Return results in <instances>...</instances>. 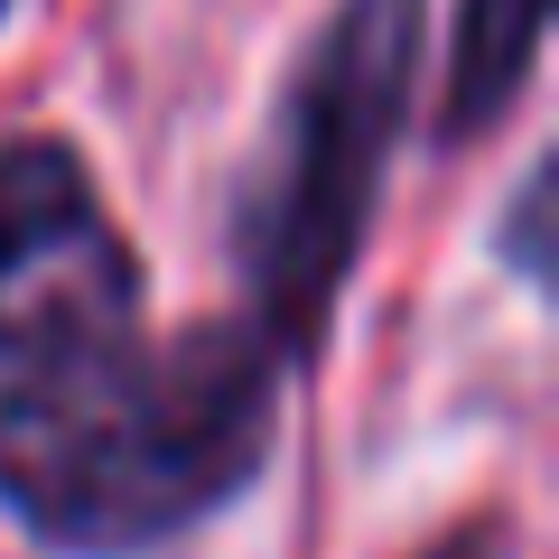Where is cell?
Wrapping results in <instances>:
<instances>
[{
    "mask_svg": "<svg viewBox=\"0 0 559 559\" xmlns=\"http://www.w3.org/2000/svg\"><path fill=\"white\" fill-rule=\"evenodd\" d=\"M289 373L252 318L103 336L0 382V522L47 559H150L224 522L280 448Z\"/></svg>",
    "mask_w": 559,
    "mask_h": 559,
    "instance_id": "cell-1",
    "label": "cell"
},
{
    "mask_svg": "<svg viewBox=\"0 0 559 559\" xmlns=\"http://www.w3.org/2000/svg\"><path fill=\"white\" fill-rule=\"evenodd\" d=\"M419 10L429 0H336V20L299 57V75L271 112V140L234 197L242 318L299 373L326 345V318L364 261V234H373L392 150L411 131Z\"/></svg>",
    "mask_w": 559,
    "mask_h": 559,
    "instance_id": "cell-2",
    "label": "cell"
},
{
    "mask_svg": "<svg viewBox=\"0 0 559 559\" xmlns=\"http://www.w3.org/2000/svg\"><path fill=\"white\" fill-rule=\"evenodd\" d=\"M140 326V252L66 140H0V364Z\"/></svg>",
    "mask_w": 559,
    "mask_h": 559,
    "instance_id": "cell-3",
    "label": "cell"
},
{
    "mask_svg": "<svg viewBox=\"0 0 559 559\" xmlns=\"http://www.w3.org/2000/svg\"><path fill=\"white\" fill-rule=\"evenodd\" d=\"M540 20H550V0H466L457 57H448V121H439L448 140H476L513 112L540 57Z\"/></svg>",
    "mask_w": 559,
    "mask_h": 559,
    "instance_id": "cell-4",
    "label": "cell"
},
{
    "mask_svg": "<svg viewBox=\"0 0 559 559\" xmlns=\"http://www.w3.org/2000/svg\"><path fill=\"white\" fill-rule=\"evenodd\" d=\"M540 215H550V168H532L522 178V197H513V224H503V252H513V271L532 280H550V242H540Z\"/></svg>",
    "mask_w": 559,
    "mask_h": 559,
    "instance_id": "cell-5",
    "label": "cell"
},
{
    "mask_svg": "<svg viewBox=\"0 0 559 559\" xmlns=\"http://www.w3.org/2000/svg\"><path fill=\"white\" fill-rule=\"evenodd\" d=\"M419 559H503V522L485 513V522H457V532H439Z\"/></svg>",
    "mask_w": 559,
    "mask_h": 559,
    "instance_id": "cell-6",
    "label": "cell"
},
{
    "mask_svg": "<svg viewBox=\"0 0 559 559\" xmlns=\"http://www.w3.org/2000/svg\"><path fill=\"white\" fill-rule=\"evenodd\" d=\"M0 10H10V0H0Z\"/></svg>",
    "mask_w": 559,
    "mask_h": 559,
    "instance_id": "cell-7",
    "label": "cell"
}]
</instances>
